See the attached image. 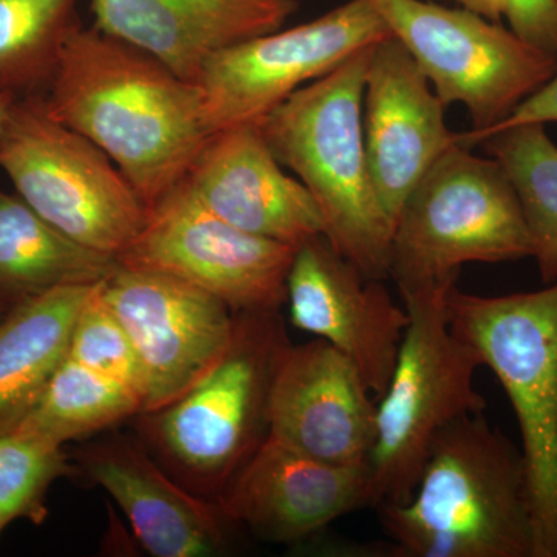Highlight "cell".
Instances as JSON below:
<instances>
[{
	"instance_id": "obj_1",
	"label": "cell",
	"mask_w": 557,
	"mask_h": 557,
	"mask_svg": "<svg viewBox=\"0 0 557 557\" xmlns=\"http://www.w3.org/2000/svg\"><path fill=\"white\" fill-rule=\"evenodd\" d=\"M44 104L113 161L148 212L212 137L199 84L94 25L70 36Z\"/></svg>"
},
{
	"instance_id": "obj_2",
	"label": "cell",
	"mask_w": 557,
	"mask_h": 557,
	"mask_svg": "<svg viewBox=\"0 0 557 557\" xmlns=\"http://www.w3.org/2000/svg\"><path fill=\"white\" fill-rule=\"evenodd\" d=\"M398 557H533L522 449L483 412L440 432L412 496L379 508Z\"/></svg>"
},
{
	"instance_id": "obj_3",
	"label": "cell",
	"mask_w": 557,
	"mask_h": 557,
	"mask_svg": "<svg viewBox=\"0 0 557 557\" xmlns=\"http://www.w3.org/2000/svg\"><path fill=\"white\" fill-rule=\"evenodd\" d=\"M373 46L300 87L256 124L278 163L317 201L330 244L366 276L386 281L394 226L376 194L362 123Z\"/></svg>"
},
{
	"instance_id": "obj_4",
	"label": "cell",
	"mask_w": 557,
	"mask_h": 557,
	"mask_svg": "<svg viewBox=\"0 0 557 557\" xmlns=\"http://www.w3.org/2000/svg\"><path fill=\"white\" fill-rule=\"evenodd\" d=\"M527 258L530 234L504 168L460 143L435 161L399 209L388 277L403 300L443 296L467 263Z\"/></svg>"
},
{
	"instance_id": "obj_5",
	"label": "cell",
	"mask_w": 557,
	"mask_h": 557,
	"mask_svg": "<svg viewBox=\"0 0 557 557\" xmlns=\"http://www.w3.org/2000/svg\"><path fill=\"white\" fill-rule=\"evenodd\" d=\"M450 329L493 370L518 418L534 556L557 557V281L504 296L449 289Z\"/></svg>"
},
{
	"instance_id": "obj_6",
	"label": "cell",
	"mask_w": 557,
	"mask_h": 557,
	"mask_svg": "<svg viewBox=\"0 0 557 557\" xmlns=\"http://www.w3.org/2000/svg\"><path fill=\"white\" fill-rule=\"evenodd\" d=\"M446 296L403 300L410 321L394 373L376 401L368 507L405 504L443 429L486 408L474 386L478 351L450 329Z\"/></svg>"
},
{
	"instance_id": "obj_7",
	"label": "cell",
	"mask_w": 557,
	"mask_h": 557,
	"mask_svg": "<svg viewBox=\"0 0 557 557\" xmlns=\"http://www.w3.org/2000/svg\"><path fill=\"white\" fill-rule=\"evenodd\" d=\"M0 170L17 196L70 239L119 259L148 208L90 139L47 112L44 95L17 98L0 129Z\"/></svg>"
},
{
	"instance_id": "obj_8",
	"label": "cell",
	"mask_w": 557,
	"mask_h": 557,
	"mask_svg": "<svg viewBox=\"0 0 557 557\" xmlns=\"http://www.w3.org/2000/svg\"><path fill=\"white\" fill-rule=\"evenodd\" d=\"M405 46L443 104L467 109L461 145L508 119L557 72V57L530 46L500 22L428 0H369Z\"/></svg>"
},
{
	"instance_id": "obj_9",
	"label": "cell",
	"mask_w": 557,
	"mask_h": 557,
	"mask_svg": "<svg viewBox=\"0 0 557 557\" xmlns=\"http://www.w3.org/2000/svg\"><path fill=\"white\" fill-rule=\"evenodd\" d=\"M288 344L277 311L237 313L218 364L174 403L145 413L160 449L186 475L225 486L267 438L271 380Z\"/></svg>"
},
{
	"instance_id": "obj_10",
	"label": "cell",
	"mask_w": 557,
	"mask_h": 557,
	"mask_svg": "<svg viewBox=\"0 0 557 557\" xmlns=\"http://www.w3.org/2000/svg\"><path fill=\"white\" fill-rule=\"evenodd\" d=\"M388 35L369 0H348L306 24L220 51L197 81L209 129L259 123L300 87Z\"/></svg>"
},
{
	"instance_id": "obj_11",
	"label": "cell",
	"mask_w": 557,
	"mask_h": 557,
	"mask_svg": "<svg viewBox=\"0 0 557 557\" xmlns=\"http://www.w3.org/2000/svg\"><path fill=\"white\" fill-rule=\"evenodd\" d=\"M295 252L219 219L183 180L150 209L137 239L116 260L183 278L244 313L278 311L285 304Z\"/></svg>"
},
{
	"instance_id": "obj_12",
	"label": "cell",
	"mask_w": 557,
	"mask_h": 557,
	"mask_svg": "<svg viewBox=\"0 0 557 557\" xmlns=\"http://www.w3.org/2000/svg\"><path fill=\"white\" fill-rule=\"evenodd\" d=\"M101 295L137 350L146 376L143 413L156 412L199 383L226 354L237 313L183 278L116 265Z\"/></svg>"
},
{
	"instance_id": "obj_13",
	"label": "cell",
	"mask_w": 557,
	"mask_h": 557,
	"mask_svg": "<svg viewBox=\"0 0 557 557\" xmlns=\"http://www.w3.org/2000/svg\"><path fill=\"white\" fill-rule=\"evenodd\" d=\"M285 302L292 324L350 359L379 401L410 321L383 281L362 274L327 237L318 236L296 248Z\"/></svg>"
},
{
	"instance_id": "obj_14",
	"label": "cell",
	"mask_w": 557,
	"mask_h": 557,
	"mask_svg": "<svg viewBox=\"0 0 557 557\" xmlns=\"http://www.w3.org/2000/svg\"><path fill=\"white\" fill-rule=\"evenodd\" d=\"M376 401L354 362L327 341L292 346L271 380L269 437L338 467L368 465Z\"/></svg>"
},
{
	"instance_id": "obj_15",
	"label": "cell",
	"mask_w": 557,
	"mask_h": 557,
	"mask_svg": "<svg viewBox=\"0 0 557 557\" xmlns=\"http://www.w3.org/2000/svg\"><path fill=\"white\" fill-rule=\"evenodd\" d=\"M445 110L397 38L388 35L372 47L362 123L373 183L392 226L418 182L461 143Z\"/></svg>"
},
{
	"instance_id": "obj_16",
	"label": "cell",
	"mask_w": 557,
	"mask_h": 557,
	"mask_svg": "<svg viewBox=\"0 0 557 557\" xmlns=\"http://www.w3.org/2000/svg\"><path fill=\"white\" fill-rule=\"evenodd\" d=\"M369 467L325 463L269 437L230 479L223 518L277 544H298L368 507Z\"/></svg>"
},
{
	"instance_id": "obj_17",
	"label": "cell",
	"mask_w": 557,
	"mask_h": 557,
	"mask_svg": "<svg viewBox=\"0 0 557 557\" xmlns=\"http://www.w3.org/2000/svg\"><path fill=\"white\" fill-rule=\"evenodd\" d=\"M284 170L258 124H244L212 135L185 183L230 225L298 248L324 236V219L306 186Z\"/></svg>"
},
{
	"instance_id": "obj_18",
	"label": "cell",
	"mask_w": 557,
	"mask_h": 557,
	"mask_svg": "<svg viewBox=\"0 0 557 557\" xmlns=\"http://www.w3.org/2000/svg\"><path fill=\"white\" fill-rule=\"evenodd\" d=\"M298 0H91L94 27L197 83L212 57L284 27Z\"/></svg>"
},
{
	"instance_id": "obj_19",
	"label": "cell",
	"mask_w": 557,
	"mask_h": 557,
	"mask_svg": "<svg viewBox=\"0 0 557 557\" xmlns=\"http://www.w3.org/2000/svg\"><path fill=\"white\" fill-rule=\"evenodd\" d=\"M86 463L90 478L120 505L150 555L205 557L222 549L220 508L172 482L141 450L115 443L91 453Z\"/></svg>"
},
{
	"instance_id": "obj_20",
	"label": "cell",
	"mask_w": 557,
	"mask_h": 557,
	"mask_svg": "<svg viewBox=\"0 0 557 557\" xmlns=\"http://www.w3.org/2000/svg\"><path fill=\"white\" fill-rule=\"evenodd\" d=\"M98 284L27 296L0 319V432L30 408L69 357L76 319Z\"/></svg>"
},
{
	"instance_id": "obj_21",
	"label": "cell",
	"mask_w": 557,
	"mask_h": 557,
	"mask_svg": "<svg viewBox=\"0 0 557 557\" xmlns=\"http://www.w3.org/2000/svg\"><path fill=\"white\" fill-rule=\"evenodd\" d=\"M116 265L112 256L70 239L17 194L0 188V295L16 302L65 285L97 284Z\"/></svg>"
},
{
	"instance_id": "obj_22",
	"label": "cell",
	"mask_w": 557,
	"mask_h": 557,
	"mask_svg": "<svg viewBox=\"0 0 557 557\" xmlns=\"http://www.w3.org/2000/svg\"><path fill=\"white\" fill-rule=\"evenodd\" d=\"M504 168L518 196L531 258L545 285L557 281V145L545 124L502 127L479 143Z\"/></svg>"
},
{
	"instance_id": "obj_23",
	"label": "cell",
	"mask_w": 557,
	"mask_h": 557,
	"mask_svg": "<svg viewBox=\"0 0 557 557\" xmlns=\"http://www.w3.org/2000/svg\"><path fill=\"white\" fill-rule=\"evenodd\" d=\"M141 412V398L134 391L67 357L30 408L7 431L62 446Z\"/></svg>"
},
{
	"instance_id": "obj_24",
	"label": "cell",
	"mask_w": 557,
	"mask_h": 557,
	"mask_svg": "<svg viewBox=\"0 0 557 557\" xmlns=\"http://www.w3.org/2000/svg\"><path fill=\"white\" fill-rule=\"evenodd\" d=\"M79 0H0V94L44 95L78 30Z\"/></svg>"
},
{
	"instance_id": "obj_25",
	"label": "cell",
	"mask_w": 557,
	"mask_h": 557,
	"mask_svg": "<svg viewBox=\"0 0 557 557\" xmlns=\"http://www.w3.org/2000/svg\"><path fill=\"white\" fill-rule=\"evenodd\" d=\"M61 445L24 432H0V512L42 523L49 515L46 496L54 480L72 474Z\"/></svg>"
},
{
	"instance_id": "obj_26",
	"label": "cell",
	"mask_w": 557,
	"mask_h": 557,
	"mask_svg": "<svg viewBox=\"0 0 557 557\" xmlns=\"http://www.w3.org/2000/svg\"><path fill=\"white\" fill-rule=\"evenodd\" d=\"M101 284L102 281L76 319L69 357L91 372L134 391L145 408L148 386L141 361L126 329L102 298Z\"/></svg>"
},
{
	"instance_id": "obj_27",
	"label": "cell",
	"mask_w": 557,
	"mask_h": 557,
	"mask_svg": "<svg viewBox=\"0 0 557 557\" xmlns=\"http://www.w3.org/2000/svg\"><path fill=\"white\" fill-rule=\"evenodd\" d=\"M504 17L520 39L557 57V0H504Z\"/></svg>"
},
{
	"instance_id": "obj_28",
	"label": "cell",
	"mask_w": 557,
	"mask_h": 557,
	"mask_svg": "<svg viewBox=\"0 0 557 557\" xmlns=\"http://www.w3.org/2000/svg\"><path fill=\"white\" fill-rule=\"evenodd\" d=\"M530 123L545 124V126L548 123H557V72L541 89L520 102L507 120L475 138L472 146H478L493 131Z\"/></svg>"
},
{
	"instance_id": "obj_29",
	"label": "cell",
	"mask_w": 557,
	"mask_h": 557,
	"mask_svg": "<svg viewBox=\"0 0 557 557\" xmlns=\"http://www.w3.org/2000/svg\"><path fill=\"white\" fill-rule=\"evenodd\" d=\"M461 9L474 11L486 20L500 22L504 17V0H453Z\"/></svg>"
},
{
	"instance_id": "obj_30",
	"label": "cell",
	"mask_w": 557,
	"mask_h": 557,
	"mask_svg": "<svg viewBox=\"0 0 557 557\" xmlns=\"http://www.w3.org/2000/svg\"><path fill=\"white\" fill-rule=\"evenodd\" d=\"M17 98L9 94H0V129H2L3 123H5L7 115H9L11 106L16 101Z\"/></svg>"
},
{
	"instance_id": "obj_31",
	"label": "cell",
	"mask_w": 557,
	"mask_h": 557,
	"mask_svg": "<svg viewBox=\"0 0 557 557\" xmlns=\"http://www.w3.org/2000/svg\"><path fill=\"white\" fill-rule=\"evenodd\" d=\"M13 300L5 298V296L0 295V317L7 313L10 310V307L13 306Z\"/></svg>"
},
{
	"instance_id": "obj_32",
	"label": "cell",
	"mask_w": 557,
	"mask_h": 557,
	"mask_svg": "<svg viewBox=\"0 0 557 557\" xmlns=\"http://www.w3.org/2000/svg\"><path fill=\"white\" fill-rule=\"evenodd\" d=\"M7 525H9V523H7V520L3 519L2 512H0V534H2V531L5 530Z\"/></svg>"
}]
</instances>
